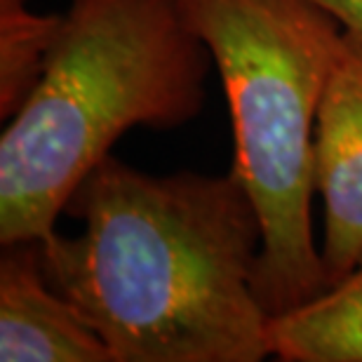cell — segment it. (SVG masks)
Wrapping results in <instances>:
<instances>
[{
    "label": "cell",
    "instance_id": "cell-1",
    "mask_svg": "<svg viewBox=\"0 0 362 362\" xmlns=\"http://www.w3.org/2000/svg\"><path fill=\"white\" fill-rule=\"evenodd\" d=\"M78 235L40 243L42 269L113 362H262V223L240 179L156 177L104 158L69 200Z\"/></svg>",
    "mask_w": 362,
    "mask_h": 362
},
{
    "label": "cell",
    "instance_id": "cell-2",
    "mask_svg": "<svg viewBox=\"0 0 362 362\" xmlns=\"http://www.w3.org/2000/svg\"><path fill=\"white\" fill-rule=\"evenodd\" d=\"M209 62L177 0H71L0 136V245L52 235L83 179L129 129L191 122Z\"/></svg>",
    "mask_w": 362,
    "mask_h": 362
},
{
    "label": "cell",
    "instance_id": "cell-3",
    "mask_svg": "<svg viewBox=\"0 0 362 362\" xmlns=\"http://www.w3.org/2000/svg\"><path fill=\"white\" fill-rule=\"evenodd\" d=\"M205 42L233 129V175L262 223L255 287L269 315L327 289L313 233L315 129L346 31L308 0H177Z\"/></svg>",
    "mask_w": 362,
    "mask_h": 362
},
{
    "label": "cell",
    "instance_id": "cell-4",
    "mask_svg": "<svg viewBox=\"0 0 362 362\" xmlns=\"http://www.w3.org/2000/svg\"><path fill=\"white\" fill-rule=\"evenodd\" d=\"M313 184L322 200L320 252L329 287L362 257V45L349 35L320 101Z\"/></svg>",
    "mask_w": 362,
    "mask_h": 362
},
{
    "label": "cell",
    "instance_id": "cell-5",
    "mask_svg": "<svg viewBox=\"0 0 362 362\" xmlns=\"http://www.w3.org/2000/svg\"><path fill=\"white\" fill-rule=\"evenodd\" d=\"M0 362H113L104 339L49 285L40 243L3 247Z\"/></svg>",
    "mask_w": 362,
    "mask_h": 362
},
{
    "label": "cell",
    "instance_id": "cell-6",
    "mask_svg": "<svg viewBox=\"0 0 362 362\" xmlns=\"http://www.w3.org/2000/svg\"><path fill=\"white\" fill-rule=\"evenodd\" d=\"M269 351L282 362H362V257L322 294L271 317Z\"/></svg>",
    "mask_w": 362,
    "mask_h": 362
},
{
    "label": "cell",
    "instance_id": "cell-7",
    "mask_svg": "<svg viewBox=\"0 0 362 362\" xmlns=\"http://www.w3.org/2000/svg\"><path fill=\"white\" fill-rule=\"evenodd\" d=\"M62 14L33 12L28 0H0V115L7 120L38 81Z\"/></svg>",
    "mask_w": 362,
    "mask_h": 362
},
{
    "label": "cell",
    "instance_id": "cell-8",
    "mask_svg": "<svg viewBox=\"0 0 362 362\" xmlns=\"http://www.w3.org/2000/svg\"><path fill=\"white\" fill-rule=\"evenodd\" d=\"M308 3L327 12L349 38L362 45V0H308Z\"/></svg>",
    "mask_w": 362,
    "mask_h": 362
}]
</instances>
